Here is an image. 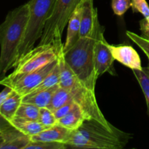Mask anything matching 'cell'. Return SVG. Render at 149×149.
I'll return each instance as SVG.
<instances>
[{"label": "cell", "instance_id": "29", "mask_svg": "<svg viewBox=\"0 0 149 149\" xmlns=\"http://www.w3.org/2000/svg\"><path fill=\"white\" fill-rule=\"evenodd\" d=\"M140 29L142 36L149 39V20L143 18L140 21Z\"/></svg>", "mask_w": 149, "mask_h": 149}, {"label": "cell", "instance_id": "33", "mask_svg": "<svg viewBox=\"0 0 149 149\" xmlns=\"http://www.w3.org/2000/svg\"><path fill=\"white\" fill-rule=\"evenodd\" d=\"M148 64H149V63H148Z\"/></svg>", "mask_w": 149, "mask_h": 149}, {"label": "cell", "instance_id": "10", "mask_svg": "<svg viewBox=\"0 0 149 149\" xmlns=\"http://www.w3.org/2000/svg\"><path fill=\"white\" fill-rule=\"evenodd\" d=\"M115 61L132 70H141V60L137 51L130 45H113L109 44Z\"/></svg>", "mask_w": 149, "mask_h": 149}, {"label": "cell", "instance_id": "16", "mask_svg": "<svg viewBox=\"0 0 149 149\" xmlns=\"http://www.w3.org/2000/svg\"><path fill=\"white\" fill-rule=\"evenodd\" d=\"M59 86V84H58L47 90H42L38 93H29L26 95L23 96L22 102L35 105L39 108L47 107L54 93Z\"/></svg>", "mask_w": 149, "mask_h": 149}, {"label": "cell", "instance_id": "21", "mask_svg": "<svg viewBox=\"0 0 149 149\" xmlns=\"http://www.w3.org/2000/svg\"><path fill=\"white\" fill-rule=\"evenodd\" d=\"M135 78L138 80L145 96L147 105V113L149 116V64L143 67L141 70H132Z\"/></svg>", "mask_w": 149, "mask_h": 149}, {"label": "cell", "instance_id": "9", "mask_svg": "<svg viewBox=\"0 0 149 149\" xmlns=\"http://www.w3.org/2000/svg\"><path fill=\"white\" fill-rule=\"evenodd\" d=\"M104 31V26L100 23L95 44V65L97 79L106 72L116 76V71L113 66L115 59L111 52L109 43L105 39Z\"/></svg>", "mask_w": 149, "mask_h": 149}, {"label": "cell", "instance_id": "32", "mask_svg": "<svg viewBox=\"0 0 149 149\" xmlns=\"http://www.w3.org/2000/svg\"><path fill=\"white\" fill-rule=\"evenodd\" d=\"M4 141V136H3L2 132H0V146L3 143Z\"/></svg>", "mask_w": 149, "mask_h": 149}, {"label": "cell", "instance_id": "30", "mask_svg": "<svg viewBox=\"0 0 149 149\" xmlns=\"http://www.w3.org/2000/svg\"><path fill=\"white\" fill-rule=\"evenodd\" d=\"M13 92V90L9 87H5L4 90L0 93V106L3 103V102L7 99V97L11 95V93Z\"/></svg>", "mask_w": 149, "mask_h": 149}, {"label": "cell", "instance_id": "8", "mask_svg": "<svg viewBox=\"0 0 149 149\" xmlns=\"http://www.w3.org/2000/svg\"><path fill=\"white\" fill-rule=\"evenodd\" d=\"M57 59V50L52 44L33 47L17 63L10 76L27 74Z\"/></svg>", "mask_w": 149, "mask_h": 149}, {"label": "cell", "instance_id": "28", "mask_svg": "<svg viewBox=\"0 0 149 149\" xmlns=\"http://www.w3.org/2000/svg\"><path fill=\"white\" fill-rule=\"evenodd\" d=\"M74 105V101H70L68 103H65V105L62 106L61 107L58 108V109L54 111V114H55V117L57 118V119H60L62 117H63L64 116L67 114L72 109L73 106Z\"/></svg>", "mask_w": 149, "mask_h": 149}, {"label": "cell", "instance_id": "7", "mask_svg": "<svg viewBox=\"0 0 149 149\" xmlns=\"http://www.w3.org/2000/svg\"><path fill=\"white\" fill-rule=\"evenodd\" d=\"M58 63V59L48 63L38 69L20 75H7L0 81V84L9 87L15 92L23 96L26 95L37 87L50 73Z\"/></svg>", "mask_w": 149, "mask_h": 149}, {"label": "cell", "instance_id": "17", "mask_svg": "<svg viewBox=\"0 0 149 149\" xmlns=\"http://www.w3.org/2000/svg\"><path fill=\"white\" fill-rule=\"evenodd\" d=\"M23 96L13 90L9 97H7L0 106V116L11 122L15 117L19 106L22 103Z\"/></svg>", "mask_w": 149, "mask_h": 149}, {"label": "cell", "instance_id": "2", "mask_svg": "<svg viewBox=\"0 0 149 149\" xmlns=\"http://www.w3.org/2000/svg\"><path fill=\"white\" fill-rule=\"evenodd\" d=\"M132 138V134L118 128L110 130L95 119H88L71 132L65 146L67 148L122 149Z\"/></svg>", "mask_w": 149, "mask_h": 149}, {"label": "cell", "instance_id": "22", "mask_svg": "<svg viewBox=\"0 0 149 149\" xmlns=\"http://www.w3.org/2000/svg\"><path fill=\"white\" fill-rule=\"evenodd\" d=\"M40 108L31 103H23L19 106L16 113L15 117L30 119V120H39Z\"/></svg>", "mask_w": 149, "mask_h": 149}, {"label": "cell", "instance_id": "26", "mask_svg": "<svg viewBox=\"0 0 149 149\" xmlns=\"http://www.w3.org/2000/svg\"><path fill=\"white\" fill-rule=\"evenodd\" d=\"M131 0H112L111 7L116 15L122 16L131 7Z\"/></svg>", "mask_w": 149, "mask_h": 149}, {"label": "cell", "instance_id": "5", "mask_svg": "<svg viewBox=\"0 0 149 149\" xmlns=\"http://www.w3.org/2000/svg\"><path fill=\"white\" fill-rule=\"evenodd\" d=\"M55 1L56 0H29L28 1L29 18L24 37L18 51L17 62L40 39L45 23L52 13Z\"/></svg>", "mask_w": 149, "mask_h": 149}, {"label": "cell", "instance_id": "1", "mask_svg": "<svg viewBox=\"0 0 149 149\" xmlns=\"http://www.w3.org/2000/svg\"><path fill=\"white\" fill-rule=\"evenodd\" d=\"M29 18V5L26 3L7 13L0 24V81L14 68L18 59Z\"/></svg>", "mask_w": 149, "mask_h": 149}, {"label": "cell", "instance_id": "12", "mask_svg": "<svg viewBox=\"0 0 149 149\" xmlns=\"http://www.w3.org/2000/svg\"><path fill=\"white\" fill-rule=\"evenodd\" d=\"M4 141L0 149H26L30 143L31 137L12 126L2 132Z\"/></svg>", "mask_w": 149, "mask_h": 149}, {"label": "cell", "instance_id": "25", "mask_svg": "<svg viewBox=\"0 0 149 149\" xmlns=\"http://www.w3.org/2000/svg\"><path fill=\"white\" fill-rule=\"evenodd\" d=\"M65 143L59 142L31 141L26 149H66Z\"/></svg>", "mask_w": 149, "mask_h": 149}, {"label": "cell", "instance_id": "4", "mask_svg": "<svg viewBox=\"0 0 149 149\" xmlns=\"http://www.w3.org/2000/svg\"><path fill=\"white\" fill-rule=\"evenodd\" d=\"M57 59L61 71L59 85L69 92L73 100L81 107L89 119H95L110 130L116 129L102 113L96 100L95 93L89 90L78 79L65 62L63 47L57 52Z\"/></svg>", "mask_w": 149, "mask_h": 149}, {"label": "cell", "instance_id": "3", "mask_svg": "<svg viewBox=\"0 0 149 149\" xmlns=\"http://www.w3.org/2000/svg\"><path fill=\"white\" fill-rule=\"evenodd\" d=\"M99 24L97 15L92 31L87 36L80 37L74 46L64 52L65 62L76 77L94 93L97 79L95 65V44Z\"/></svg>", "mask_w": 149, "mask_h": 149}, {"label": "cell", "instance_id": "15", "mask_svg": "<svg viewBox=\"0 0 149 149\" xmlns=\"http://www.w3.org/2000/svg\"><path fill=\"white\" fill-rule=\"evenodd\" d=\"M88 119L84 111L77 103L74 102L72 109L65 116L58 119V124L67 129L74 131L79 129L83 122Z\"/></svg>", "mask_w": 149, "mask_h": 149}, {"label": "cell", "instance_id": "27", "mask_svg": "<svg viewBox=\"0 0 149 149\" xmlns=\"http://www.w3.org/2000/svg\"><path fill=\"white\" fill-rule=\"evenodd\" d=\"M131 7L133 13H140L144 18L149 20V6L146 0H131Z\"/></svg>", "mask_w": 149, "mask_h": 149}, {"label": "cell", "instance_id": "20", "mask_svg": "<svg viewBox=\"0 0 149 149\" xmlns=\"http://www.w3.org/2000/svg\"><path fill=\"white\" fill-rule=\"evenodd\" d=\"M72 100L73 99L69 92L66 89L59 86L58 88L54 93L52 99H51L49 105L47 106V108L52 110V111H54L55 110L58 109V108L61 107L62 106L65 105V103L72 101Z\"/></svg>", "mask_w": 149, "mask_h": 149}, {"label": "cell", "instance_id": "23", "mask_svg": "<svg viewBox=\"0 0 149 149\" xmlns=\"http://www.w3.org/2000/svg\"><path fill=\"white\" fill-rule=\"evenodd\" d=\"M38 121L45 127V129L58 125V119L55 117L54 112L47 107L40 108Z\"/></svg>", "mask_w": 149, "mask_h": 149}, {"label": "cell", "instance_id": "6", "mask_svg": "<svg viewBox=\"0 0 149 149\" xmlns=\"http://www.w3.org/2000/svg\"><path fill=\"white\" fill-rule=\"evenodd\" d=\"M81 0H56L52 13L45 23L39 44H52L57 52L63 47L62 36L71 14Z\"/></svg>", "mask_w": 149, "mask_h": 149}, {"label": "cell", "instance_id": "24", "mask_svg": "<svg viewBox=\"0 0 149 149\" xmlns=\"http://www.w3.org/2000/svg\"><path fill=\"white\" fill-rule=\"evenodd\" d=\"M127 36L135 44H136L146 55L149 60V39L143 36H139L137 33L130 31H127Z\"/></svg>", "mask_w": 149, "mask_h": 149}, {"label": "cell", "instance_id": "14", "mask_svg": "<svg viewBox=\"0 0 149 149\" xmlns=\"http://www.w3.org/2000/svg\"><path fill=\"white\" fill-rule=\"evenodd\" d=\"M81 17L80 37L86 36L92 31L95 20L97 15V10L94 7V0H81Z\"/></svg>", "mask_w": 149, "mask_h": 149}, {"label": "cell", "instance_id": "18", "mask_svg": "<svg viewBox=\"0 0 149 149\" xmlns=\"http://www.w3.org/2000/svg\"><path fill=\"white\" fill-rule=\"evenodd\" d=\"M13 126L26 135L32 136L42 132L45 129V127L36 120H30V119H23V118L15 117L11 121Z\"/></svg>", "mask_w": 149, "mask_h": 149}, {"label": "cell", "instance_id": "13", "mask_svg": "<svg viewBox=\"0 0 149 149\" xmlns=\"http://www.w3.org/2000/svg\"><path fill=\"white\" fill-rule=\"evenodd\" d=\"M73 130L56 125L47 128L36 135L31 136V141H45V142H59L65 143L71 135Z\"/></svg>", "mask_w": 149, "mask_h": 149}, {"label": "cell", "instance_id": "11", "mask_svg": "<svg viewBox=\"0 0 149 149\" xmlns=\"http://www.w3.org/2000/svg\"><path fill=\"white\" fill-rule=\"evenodd\" d=\"M81 2L77 6L75 10L71 14L68 23L67 34L65 41L63 43V52L68 51L80 38V29H81Z\"/></svg>", "mask_w": 149, "mask_h": 149}, {"label": "cell", "instance_id": "19", "mask_svg": "<svg viewBox=\"0 0 149 149\" xmlns=\"http://www.w3.org/2000/svg\"><path fill=\"white\" fill-rule=\"evenodd\" d=\"M60 80H61V71H60L59 64L58 62L53 69L45 77V79L37 87H35L31 93H38V92L51 88L54 86L59 84Z\"/></svg>", "mask_w": 149, "mask_h": 149}, {"label": "cell", "instance_id": "31", "mask_svg": "<svg viewBox=\"0 0 149 149\" xmlns=\"http://www.w3.org/2000/svg\"><path fill=\"white\" fill-rule=\"evenodd\" d=\"M12 126H13V125H12L10 121L6 119L3 116H0V132H2L3 130Z\"/></svg>", "mask_w": 149, "mask_h": 149}]
</instances>
